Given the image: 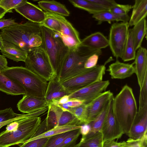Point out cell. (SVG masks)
I'll list each match as a JSON object with an SVG mask.
<instances>
[{
  "label": "cell",
  "instance_id": "cell-15",
  "mask_svg": "<svg viewBox=\"0 0 147 147\" xmlns=\"http://www.w3.org/2000/svg\"><path fill=\"white\" fill-rule=\"evenodd\" d=\"M113 97V94L110 90L105 91L90 102L86 104L88 124L101 111L107 103Z\"/></svg>",
  "mask_w": 147,
  "mask_h": 147
},
{
  "label": "cell",
  "instance_id": "cell-49",
  "mask_svg": "<svg viewBox=\"0 0 147 147\" xmlns=\"http://www.w3.org/2000/svg\"><path fill=\"white\" fill-rule=\"evenodd\" d=\"M80 134L82 136H84L87 135L90 131V128L88 124H85L81 125L80 128Z\"/></svg>",
  "mask_w": 147,
  "mask_h": 147
},
{
  "label": "cell",
  "instance_id": "cell-18",
  "mask_svg": "<svg viewBox=\"0 0 147 147\" xmlns=\"http://www.w3.org/2000/svg\"><path fill=\"white\" fill-rule=\"evenodd\" d=\"M134 63L129 64L121 62L117 60L111 64L107 71L109 72L112 79H124L129 77L135 73Z\"/></svg>",
  "mask_w": 147,
  "mask_h": 147
},
{
  "label": "cell",
  "instance_id": "cell-52",
  "mask_svg": "<svg viewBox=\"0 0 147 147\" xmlns=\"http://www.w3.org/2000/svg\"><path fill=\"white\" fill-rule=\"evenodd\" d=\"M4 43V41L2 38L0 34V50L3 46Z\"/></svg>",
  "mask_w": 147,
  "mask_h": 147
},
{
  "label": "cell",
  "instance_id": "cell-56",
  "mask_svg": "<svg viewBox=\"0 0 147 147\" xmlns=\"http://www.w3.org/2000/svg\"></svg>",
  "mask_w": 147,
  "mask_h": 147
},
{
  "label": "cell",
  "instance_id": "cell-32",
  "mask_svg": "<svg viewBox=\"0 0 147 147\" xmlns=\"http://www.w3.org/2000/svg\"><path fill=\"white\" fill-rule=\"evenodd\" d=\"M65 125H81L82 124L71 113L63 111L59 117L57 127Z\"/></svg>",
  "mask_w": 147,
  "mask_h": 147
},
{
  "label": "cell",
  "instance_id": "cell-38",
  "mask_svg": "<svg viewBox=\"0 0 147 147\" xmlns=\"http://www.w3.org/2000/svg\"><path fill=\"white\" fill-rule=\"evenodd\" d=\"M24 0H0V8L7 13L12 12L13 9L17 7Z\"/></svg>",
  "mask_w": 147,
  "mask_h": 147
},
{
  "label": "cell",
  "instance_id": "cell-4",
  "mask_svg": "<svg viewBox=\"0 0 147 147\" xmlns=\"http://www.w3.org/2000/svg\"><path fill=\"white\" fill-rule=\"evenodd\" d=\"M2 72L21 85L25 94L45 98L48 82L25 67L8 66Z\"/></svg>",
  "mask_w": 147,
  "mask_h": 147
},
{
  "label": "cell",
  "instance_id": "cell-42",
  "mask_svg": "<svg viewBox=\"0 0 147 147\" xmlns=\"http://www.w3.org/2000/svg\"><path fill=\"white\" fill-rule=\"evenodd\" d=\"M40 114L41 113L39 111H38L29 114H19L18 116L15 118L5 121L0 123V129L3 126L7 125L8 124L15 120L27 117H38L40 116Z\"/></svg>",
  "mask_w": 147,
  "mask_h": 147
},
{
  "label": "cell",
  "instance_id": "cell-2",
  "mask_svg": "<svg viewBox=\"0 0 147 147\" xmlns=\"http://www.w3.org/2000/svg\"><path fill=\"white\" fill-rule=\"evenodd\" d=\"M41 122L40 117L24 118L7 125L0 133V147L23 144L32 138Z\"/></svg>",
  "mask_w": 147,
  "mask_h": 147
},
{
  "label": "cell",
  "instance_id": "cell-35",
  "mask_svg": "<svg viewBox=\"0 0 147 147\" xmlns=\"http://www.w3.org/2000/svg\"><path fill=\"white\" fill-rule=\"evenodd\" d=\"M46 15L45 19L40 24V25L61 34V27L58 21L53 17L46 14Z\"/></svg>",
  "mask_w": 147,
  "mask_h": 147
},
{
  "label": "cell",
  "instance_id": "cell-43",
  "mask_svg": "<svg viewBox=\"0 0 147 147\" xmlns=\"http://www.w3.org/2000/svg\"><path fill=\"white\" fill-rule=\"evenodd\" d=\"M89 1L109 10L117 4V3L114 0H89Z\"/></svg>",
  "mask_w": 147,
  "mask_h": 147
},
{
  "label": "cell",
  "instance_id": "cell-40",
  "mask_svg": "<svg viewBox=\"0 0 147 147\" xmlns=\"http://www.w3.org/2000/svg\"><path fill=\"white\" fill-rule=\"evenodd\" d=\"M19 114L15 113L12 108L9 107L0 110V123L15 118Z\"/></svg>",
  "mask_w": 147,
  "mask_h": 147
},
{
  "label": "cell",
  "instance_id": "cell-36",
  "mask_svg": "<svg viewBox=\"0 0 147 147\" xmlns=\"http://www.w3.org/2000/svg\"><path fill=\"white\" fill-rule=\"evenodd\" d=\"M138 110L147 107V73L146 74L142 86L140 88Z\"/></svg>",
  "mask_w": 147,
  "mask_h": 147
},
{
  "label": "cell",
  "instance_id": "cell-9",
  "mask_svg": "<svg viewBox=\"0 0 147 147\" xmlns=\"http://www.w3.org/2000/svg\"><path fill=\"white\" fill-rule=\"evenodd\" d=\"M129 25L128 22L115 23L111 25L108 40L109 46L113 56L121 58L127 40Z\"/></svg>",
  "mask_w": 147,
  "mask_h": 147
},
{
  "label": "cell",
  "instance_id": "cell-46",
  "mask_svg": "<svg viewBox=\"0 0 147 147\" xmlns=\"http://www.w3.org/2000/svg\"><path fill=\"white\" fill-rule=\"evenodd\" d=\"M18 24L16 22L14 19L11 18H2L0 19V29L1 30L5 28Z\"/></svg>",
  "mask_w": 147,
  "mask_h": 147
},
{
  "label": "cell",
  "instance_id": "cell-45",
  "mask_svg": "<svg viewBox=\"0 0 147 147\" xmlns=\"http://www.w3.org/2000/svg\"><path fill=\"white\" fill-rule=\"evenodd\" d=\"M83 103L84 102L83 101L77 99H69L64 104L60 105L67 107L74 108L78 107Z\"/></svg>",
  "mask_w": 147,
  "mask_h": 147
},
{
  "label": "cell",
  "instance_id": "cell-47",
  "mask_svg": "<svg viewBox=\"0 0 147 147\" xmlns=\"http://www.w3.org/2000/svg\"><path fill=\"white\" fill-rule=\"evenodd\" d=\"M125 141L118 142L115 140L106 141L103 142L102 147H120L123 145Z\"/></svg>",
  "mask_w": 147,
  "mask_h": 147
},
{
  "label": "cell",
  "instance_id": "cell-41",
  "mask_svg": "<svg viewBox=\"0 0 147 147\" xmlns=\"http://www.w3.org/2000/svg\"><path fill=\"white\" fill-rule=\"evenodd\" d=\"M49 138H44L27 141L21 144L19 147H44Z\"/></svg>",
  "mask_w": 147,
  "mask_h": 147
},
{
  "label": "cell",
  "instance_id": "cell-17",
  "mask_svg": "<svg viewBox=\"0 0 147 147\" xmlns=\"http://www.w3.org/2000/svg\"><path fill=\"white\" fill-rule=\"evenodd\" d=\"M138 50L133 63L135 64L134 66L135 73L136 75L140 88L147 73V50L141 46Z\"/></svg>",
  "mask_w": 147,
  "mask_h": 147
},
{
  "label": "cell",
  "instance_id": "cell-50",
  "mask_svg": "<svg viewBox=\"0 0 147 147\" xmlns=\"http://www.w3.org/2000/svg\"><path fill=\"white\" fill-rule=\"evenodd\" d=\"M7 67V61L5 57L0 55V71H2Z\"/></svg>",
  "mask_w": 147,
  "mask_h": 147
},
{
  "label": "cell",
  "instance_id": "cell-29",
  "mask_svg": "<svg viewBox=\"0 0 147 147\" xmlns=\"http://www.w3.org/2000/svg\"><path fill=\"white\" fill-rule=\"evenodd\" d=\"M81 127V125H65L58 126L32 138L26 142L41 138L50 137L63 133L80 128Z\"/></svg>",
  "mask_w": 147,
  "mask_h": 147
},
{
  "label": "cell",
  "instance_id": "cell-10",
  "mask_svg": "<svg viewBox=\"0 0 147 147\" xmlns=\"http://www.w3.org/2000/svg\"><path fill=\"white\" fill-rule=\"evenodd\" d=\"M114 97L111 100L109 107L103 124L101 131L103 142L120 138L124 134L114 114L113 102Z\"/></svg>",
  "mask_w": 147,
  "mask_h": 147
},
{
  "label": "cell",
  "instance_id": "cell-21",
  "mask_svg": "<svg viewBox=\"0 0 147 147\" xmlns=\"http://www.w3.org/2000/svg\"><path fill=\"white\" fill-rule=\"evenodd\" d=\"M70 94L65 89L55 77L49 81L45 98L50 103L53 100Z\"/></svg>",
  "mask_w": 147,
  "mask_h": 147
},
{
  "label": "cell",
  "instance_id": "cell-25",
  "mask_svg": "<svg viewBox=\"0 0 147 147\" xmlns=\"http://www.w3.org/2000/svg\"><path fill=\"white\" fill-rule=\"evenodd\" d=\"M103 142L101 131H90L86 135L82 136L80 142L74 147H102Z\"/></svg>",
  "mask_w": 147,
  "mask_h": 147
},
{
  "label": "cell",
  "instance_id": "cell-3",
  "mask_svg": "<svg viewBox=\"0 0 147 147\" xmlns=\"http://www.w3.org/2000/svg\"><path fill=\"white\" fill-rule=\"evenodd\" d=\"M113 109L124 134L127 135L138 111L133 90L127 85L114 97Z\"/></svg>",
  "mask_w": 147,
  "mask_h": 147
},
{
  "label": "cell",
  "instance_id": "cell-14",
  "mask_svg": "<svg viewBox=\"0 0 147 147\" xmlns=\"http://www.w3.org/2000/svg\"><path fill=\"white\" fill-rule=\"evenodd\" d=\"M23 95L17 105L18 110L22 113L29 114L49 107V103L45 98Z\"/></svg>",
  "mask_w": 147,
  "mask_h": 147
},
{
  "label": "cell",
  "instance_id": "cell-39",
  "mask_svg": "<svg viewBox=\"0 0 147 147\" xmlns=\"http://www.w3.org/2000/svg\"><path fill=\"white\" fill-rule=\"evenodd\" d=\"M132 6L129 5L117 4L111 8L109 11L116 14L124 16L128 15V12L132 9Z\"/></svg>",
  "mask_w": 147,
  "mask_h": 147
},
{
  "label": "cell",
  "instance_id": "cell-30",
  "mask_svg": "<svg viewBox=\"0 0 147 147\" xmlns=\"http://www.w3.org/2000/svg\"><path fill=\"white\" fill-rule=\"evenodd\" d=\"M136 51L132 37L131 29H129L127 40L124 52L121 57L124 61H127L135 59Z\"/></svg>",
  "mask_w": 147,
  "mask_h": 147
},
{
  "label": "cell",
  "instance_id": "cell-33",
  "mask_svg": "<svg viewBox=\"0 0 147 147\" xmlns=\"http://www.w3.org/2000/svg\"><path fill=\"white\" fill-rule=\"evenodd\" d=\"M73 130L49 137L44 147H58L64 140L72 133Z\"/></svg>",
  "mask_w": 147,
  "mask_h": 147
},
{
  "label": "cell",
  "instance_id": "cell-22",
  "mask_svg": "<svg viewBox=\"0 0 147 147\" xmlns=\"http://www.w3.org/2000/svg\"><path fill=\"white\" fill-rule=\"evenodd\" d=\"M0 50L3 56L16 62H25L27 57L26 52L4 41L3 46Z\"/></svg>",
  "mask_w": 147,
  "mask_h": 147
},
{
  "label": "cell",
  "instance_id": "cell-5",
  "mask_svg": "<svg viewBox=\"0 0 147 147\" xmlns=\"http://www.w3.org/2000/svg\"><path fill=\"white\" fill-rule=\"evenodd\" d=\"M42 43L50 61L56 78L69 50L61 34L41 26Z\"/></svg>",
  "mask_w": 147,
  "mask_h": 147
},
{
  "label": "cell",
  "instance_id": "cell-27",
  "mask_svg": "<svg viewBox=\"0 0 147 147\" xmlns=\"http://www.w3.org/2000/svg\"><path fill=\"white\" fill-rule=\"evenodd\" d=\"M69 1L75 7L86 11L93 15L102 11H109L90 1L89 0H69Z\"/></svg>",
  "mask_w": 147,
  "mask_h": 147
},
{
  "label": "cell",
  "instance_id": "cell-24",
  "mask_svg": "<svg viewBox=\"0 0 147 147\" xmlns=\"http://www.w3.org/2000/svg\"><path fill=\"white\" fill-rule=\"evenodd\" d=\"M38 5L45 12L57 14L63 16H68L70 12L63 4L54 0H41L38 2Z\"/></svg>",
  "mask_w": 147,
  "mask_h": 147
},
{
  "label": "cell",
  "instance_id": "cell-20",
  "mask_svg": "<svg viewBox=\"0 0 147 147\" xmlns=\"http://www.w3.org/2000/svg\"><path fill=\"white\" fill-rule=\"evenodd\" d=\"M80 45L94 50H101L109 46L108 39L101 32H96L81 40Z\"/></svg>",
  "mask_w": 147,
  "mask_h": 147
},
{
  "label": "cell",
  "instance_id": "cell-1",
  "mask_svg": "<svg viewBox=\"0 0 147 147\" xmlns=\"http://www.w3.org/2000/svg\"><path fill=\"white\" fill-rule=\"evenodd\" d=\"M0 34L4 41L27 53L42 43L41 26L29 21L4 28Z\"/></svg>",
  "mask_w": 147,
  "mask_h": 147
},
{
  "label": "cell",
  "instance_id": "cell-37",
  "mask_svg": "<svg viewBox=\"0 0 147 147\" xmlns=\"http://www.w3.org/2000/svg\"><path fill=\"white\" fill-rule=\"evenodd\" d=\"M80 134V128L74 130L72 133L67 137L58 147H74Z\"/></svg>",
  "mask_w": 147,
  "mask_h": 147
},
{
  "label": "cell",
  "instance_id": "cell-16",
  "mask_svg": "<svg viewBox=\"0 0 147 147\" xmlns=\"http://www.w3.org/2000/svg\"><path fill=\"white\" fill-rule=\"evenodd\" d=\"M147 131V107L138 110L127 135L134 139L140 138Z\"/></svg>",
  "mask_w": 147,
  "mask_h": 147
},
{
  "label": "cell",
  "instance_id": "cell-7",
  "mask_svg": "<svg viewBox=\"0 0 147 147\" xmlns=\"http://www.w3.org/2000/svg\"><path fill=\"white\" fill-rule=\"evenodd\" d=\"M25 67L47 81L56 77L48 56L41 46L27 53Z\"/></svg>",
  "mask_w": 147,
  "mask_h": 147
},
{
  "label": "cell",
  "instance_id": "cell-19",
  "mask_svg": "<svg viewBox=\"0 0 147 147\" xmlns=\"http://www.w3.org/2000/svg\"><path fill=\"white\" fill-rule=\"evenodd\" d=\"M0 91L11 95H24L26 92L20 84L0 71Z\"/></svg>",
  "mask_w": 147,
  "mask_h": 147
},
{
  "label": "cell",
  "instance_id": "cell-54",
  "mask_svg": "<svg viewBox=\"0 0 147 147\" xmlns=\"http://www.w3.org/2000/svg\"><path fill=\"white\" fill-rule=\"evenodd\" d=\"M1 8H0V9H1Z\"/></svg>",
  "mask_w": 147,
  "mask_h": 147
},
{
  "label": "cell",
  "instance_id": "cell-31",
  "mask_svg": "<svg viewBox=\"0 0 147 147\" xmlns=\"http://www.w3.org/2000/svg\"><path fill=\"white\" fill-rule=\"evenodd\" d=\"M111 99V98L107 103L101 111L92 121L88 124L90 127V132H96L98 131H101L103 124L109 107Z\"/></svg>",
  "mask_w": 147,
  "mask_h": 147
},
{
  "label": "cell",
  "instance_id": "cell-28",
  "mask_svg": "<svg viewBox=\"0 0 147 147\" xmlns=\"http://www.w3.org/2000/svg\"><path fill=\"white\" fill-rule=\"evenodd\" d=\"M92 17L98 21V24L104 22H107L109 23L114 21L128 22L130 18L128 15H119L109 11H102L93 15Z\"/></svg>",
  "mask_w": 147,
  "mask_h": 147
},
{
  "label": "cell",
  "instance_id": "cell-8",
  "mask_svg": "<svg viewBox=\"0 0 147 147\" xmlns=\"http://www.w3.org/2000/svg\"><path fill=\"white\" fill-rule=\"evenodd\" d=\"M105 70V64L97 65L61 83L66 90L71 93L87 86L102 81Z\"/></svg>",
  "mask_w": 147,
  "mask_h": 147
},
{
  "label": "cell",
  "instance_id": "cell-13",
  "mask_svg": "<svg viewBox=\"0 0 147 147\" xmlns=\"http://www.w3.org/2000/svg\"><path fill=\"white\" fill-rule=\"evenodd\" d=\"M14 9L28 21L34 23L40 24L46 17L45 12L40 7L26 0Z\"/></svg>",
  "mask_w": 147,
  "mask_h": 147
},
{
  "label": "cell",
  "instance_id": "cell-11",
  "mask_svg": "<svg viewBox=\"0 0 147 147\" xmlns=\"http://www.w3.org/2000/svg\"><path fill=\"white\" fill-rule=\"evenodd\" d=\"M45 13L57 20L59 23L62 39L69 49L75 47L80 45L81 40L78 32L64 16L49 12H45Z\"/></svg>",
  "mask_w": 147,
  "mask_h": 147
},
{
  "label": "cell",
  "instance_id": "cell-6",
  "mask_svg": "<svg viewBox=\"0 0 147 147\" xmlns=\"http://www.w3.org/2000/svg\"><path fill=\"white\" fill-rule=\"evenodd\" d=\"M97 50L80 45L69 49L57 77L58 81L61 83L86 70L84 67L86 61Z\"/></svg>",
  "mask_w": 147,
  "mask_h": 147
},
{
  "label": "cell",
  "instance_id": "cell-23",
  "mask_svg": "<svg viewBox=\"0 0 147 147\" xmlns=\"http://www.w3.org/2000/svg\"><path fill=\"white\" fill-rule=\"evenodd\" d=\"M132 8L131 15L128 22L130 26H134L146 18L147 15V0H136Z\"/></svg>",
  "mask_w": 147,
  "mask_h": 147
},
{
  "label": "cell",
  "instance_id": "cell-53",
  "mask_svg": "<svg viewBox=\"0 0 147 147\" xmlns=\"http://www.w3.org/2000/svg\"><path fill=\"white\" fill-rule=\"evenodd\" d=\"M125 143H126V142H125V144L123 145V146H120V147H127V146L125 145Z\"/></svg>",
  "mask_w": 147,
  "mask_h": 147
},
{
  "label": "cell",
  "instance_id": "cell-44",
  "mask_svg": "<svg viewBox=\"0 0 147 147\" xmlns=\"http://www.w3.org/2000/svg\"><path fill=\"white\" fill-rule=\"evenodd\" d=\"M125 145L127 147H146L143 144L140 139H134L129 138L126 141Z\"/></svg>",
  "mask_w": 147,
  "mask_h": 147
},
{
  "label": "cell",
  "instance_id": "cell-12",
  "mask_svg": "<svg viewBox=\"0 0 147 147\" xmlns=\"http://www.w3.org/2000/svg\"><path fill=\"white\" fill-rule=\"evenodd\" d=\"M109 84L108 80L95 82L71 93L69 99H77L87 104L106 91Z\"/></svg>",
  "mask_w": 147,
  "mask_h": 147
},
{
  "label": "cell",
  "instance_id": "cell-51",
  "mask_svg": "<svg viewBox=\"0 0 147 147\" xmlns=\"http://www.w3.org/2000/svg\"><path fill=\"white\" fill-rule=\"evenodd\" d=\"M7 12L1 8L0 9V19L3 18Z\"/></svg>",
  "mask_w": 147,
  "mask_h": 147
},
{
  "label": "cell",
  "instance_id": "cell-55",
  "mask_svg": "<svg viewBox=\"0 0 147 147\" xmlns=\"http://www.w3.org/2000/svg\"></svg>",
  "mask_w": 147,
  "mask_h": 147
},
{
  "label": "cell",
  "instance_id": "cell-26",
  "mask_svg": "<svg viewBox=\"0 0 147 147\" xmlns=\"http://www.w3.org/2000/svg\"><path fill=\"white\" fill-rule=\"evenodd\" d=\"M132 37L135 51L140 47L144 38L146 34V21L144 19L134 26L131 29Z\"/></svg>",
  "mask_w": 147,
  "mask_h": 147
},
{
  "label": "cell",
  "instance_id": "cell-48",
  "mask_svg": "<svg viewBox=\"0 0 147 147\" xmlns=\"http://www.w3.org/2000/svg\"><path fill=\"white\" fill-rule=\"evenodd\" d=\"M69 100V95H65L61 97L53 100L50 103L56 105H60L66 103Z\"/></svg>",
  "mask_w": 147,
  "mask_h": 147
},
{
  "label": "cell",
  "instance_id": "cell-34",
  "mask_svg": "<svg viewBox=\"0 0 147 147\" xmlns=\"http://www.w3.org/2000/svg\"><path fill=\"white\" fill-rule=\"evenodd\" d=\"M70 112L80 121L82 125L88 124V115L86 104L83 103L78 107L72 108Z\"/></svg>",
  "mask_w": 147,
  "mask_h": 147
}]
</instances>
